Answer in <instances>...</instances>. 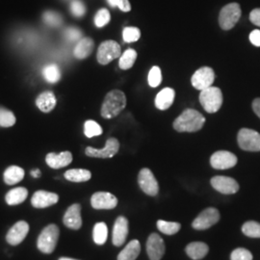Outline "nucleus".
<instances>
[{
	"instance_id": "1",
	"label": "nucleus",
	"mask_w": 260,
	"mask_h": 260,
	"mask_svg": "<svg viewBox=\"0 0 260 260\" xmlns=\"http://www.w3.org/2000/svg\"><path fill=\"white\" fill-rule=\"evenodd\" d=\"M205 122V118L200 112L186 109L174 121V128L178 132H196L203 128Z\"/></svg>"
},
{
	"instance_id": "2",
	"label": "nucleus",
	"mask_w": 260,
	"mask_h": 260,
	"mask_svg": "<svg viewBox=\"0 0 260 260\" xmlns=\"http://www.w3.org/2000/svg\"><path fill=\"white\" fill-rule=\"evenodd\" d=\"M126 106V96L120 90H114L107 93L102 107V116L104 119L117 117Z\"/></svg>"
},
{
	"instance_id": "3",
	"label": "nucleus",
	"mask_w": 260,
	"mask_h": 260,
	"mask_svg": "<svg viewBox=\"0 0 260 260\" xmlns=\"http://www.w3.org/2000/svg\"><path fill=\"white\" fill-rule=\"evenodd\" d=\"M60 231L56 224H48L38 237L37 247L43 253L49 254L55 250Z\"/></svg>"
},
{
	"instance_id": "4",
	"label": "nucleus",
	"mask_w": 260,
	"mask_h": 260,
	"mask_svg": "<svg viewBox=\"0 0 260 260\" xmlns=\"http://www.w3.org/2000/svg\"><path fill=\"white\" fill-rule=\"evenodd\" d=\"M200 103L205 111L216 113L223 104V93L218 87H209L201 91Z\"/></svg>"
},
{
	"instance_id": "5",
	"label": "nucleus",
	"mask_w": 260,
	"mask_h": 260,
	"mask_svg": "<svg viewBox=\"0 0 260 260\" xmlns=\"http://www.w3.org/2000/svg\"><path fill=\"white\" fill-rule=\"evenodd\" d=\"M241 17V8L238 3H230L221 10L219 15V23L223 30H231Z\"/></svg>"
},
{
	"instance_id": "6",
	"label": "nucleus",
	"mask_w": 260,
	"mask_h": 260,
	"mask_svg": "<svg viewBox=\"0 0 260 260\" xmlns=\"http://www.w3.org/2000/svg\"><path fill=\"white\" fill-rule=\"evenodd\" d=\"M238 145L247 151H260V133L255 130L242 128L237 136Z\"/></svg>"
},
{
	"instance_id": "7",
	"label": "nucleus",
	"mask_w": 260,
	"mask_h": 260,
	"mask_svg": "<svg viewBox=\"0 0 260 260\" xmlns=\"http://www.w3.org/2000/svg\"><path fill=\"white\" fill-rule=\"evenodd\" d=\"M119 57H121V47L115 41H105L99 47L96 58L102 65H107Z\"/></svg>"
},
{
	"instance_id": "8",
	"label": "nucleus",
	"mask_w": 260,
	"mask_h": 260,
	"mask_svg": "<svg viewBox=\"0 0 260 260\" xmlns=\"http://www.w3.org/2000/svg\"><path fill=\"white\" fill-rule=\"evenodd\" d=\"M219 220H220L219 210L213 207H209L199 214V216L193 221L192 226L198 231H205L211 228L214 224H216L219 222Z\"/></svg>"
},
{
	"instance_id": "9",
	"label": "nucleus",
	"mask_w": 260,
	"mask_h": 260,
	"mask_svg": "<svg viewBox=\"0 0 260 260\" xmlns=\"http://www.w3.org/2000/svg\"><path fill=\"white\" fill-rule=\"evenodd\" d=\"M138 183L142 191L147 195L151 196V197H155L157 195L159 192L157 180L153 176L152 172L148 168H144L140 171Z\"/></svg>"
},
{
	"instance_id": "10",
	"label": "nucleus",
	"mask_w": 260,
	"mask_h": 260,
	"mask_svg": "<svg viewBox=\"0 0 260 260\" xmlns=\"http://www.w3.org/2000/svg\"><path fill=\"white\" fill-rule=\"evenodd\" d=\"M214 79H215V74L213 70L208 67H204L198 70L193 75L191 82L195 89L203 91L212 86Z\"/></svg>"
},
{
	"instance_id": "11",
	"label": "nucleus",
	"mask_w": 260,
	"mask_h": 260,
	"mask_svg": "<svg viewBox=\"0 0 260 260\" xmlns=\"http://www.w3.org/2000/svg\"><path fill=\"white\" fill-rule=\"evenodd\" d=\"M120 149V143L116 138H109L106 141L105 147L103 149H93L88 147L85 153L90 157L111 158L115 156Z\"/></svg>"
},
{
	"instance_id": "12",
	"label": "nucleus",
	"mask_w": 260,
	"mask_h": 260,
	"mask_svg": "<svg viewBox=\"0 0 260 260\" xmlns=\"http://www.w3.org/2000/svg\"><path fill=\"white\" fill-rule=\"evenodd\" d=\"M210 164L216 170H228L237 164V157L226 150L216 151L210 158Z\"/></svg>"
},
{
	"instance_id": "13",
	"label": "nucleus",
	"mask_w": 260,
	"mask_h": 260,
	"mask_svg": "<svg viewBox=\"0 0 260 260\" xmlns=\"http://www.w3.org/2000/svg\"><path fill=\"white\" fill-rule=\"evenodd\" d=\"M211 185L214 189L224 195H232L238 192L239 184L232 177L218 176L211 178Z\"/></svg>"
},
{
	"instance_id": "14",
	"label": "nucleus",
	"mask_w": 260,
	"mask_h": 260,
	"mask_svg": "<svg viewBox=\"0 0 260 260\" xmlns=\"http://www.w3.org/2000/svg\"><path fill=\"white\" fill-rule=\"evenodd\" d=\"M147 252L150 260H160L165 253V243L157 233H151L147 241Z\"/></svg>"
},
{
	"instance_id": "15",
	"label": "nucleus",
	"mask_w": 260,
	"mask_h": 260,
	"mask_svg": "<svg viewBox=\"0 0 260 260\" xmlns=\"http://www.w3.org/2000/svg\"><path fill=\"white\" fill-rule=\"evenodd\" d=\"M29 232V224L25 221L15 223L6 235V241L12 246H18L25 239Z\"/></svg>"
},
{
	"instance_id": "16",
	"label": "nucleus",
	"mask_w": 260,
	"mask_h": 260,
	"mask_svg": "<svg viewBox=\"0 0 260 260\" xmlns=\"http://www.w3.org/2000/svg\"><path fill=\"white\" fill-rule=\"evenodd\" d=\"M127 235H128V220L123 216H120L117 218L113 228V237H112L113 244L117 247L123 245L126 240Z\"/></svg>"
},
{
	"instance_id": "17",
	"label": "nucleus",
	"mask_w": 260,
	"mask_h": 260,
	"mask_svg": "<svg viewBox=\"0 0 260 260\" xmlns=\"http://www.w3.org/2000/svg\"><path fill=\"white\" fill-rule=\"evenodd\" d=\"M91 205L94 209H113L118 205V199L108 192H96L92 196Z\"/></svg>"
},
{
	"instance_id": "18",
	"label": "nucleus",
	"mask_w": 260,
	"mask_h": 260,
	"mask_svg": "<svg viewBox=\"0 0 260 260\" xmlns=\"http://www.w3.org/2000/svg\"><path fill=\"white\" fill-rule=\"evenodd\" d=\"M63 222L67 228L74 231H78L82 226L81 205L78 204L71 205L66 211Z\"/></svg>"
},
{
	"instance_id": "19",
	"label": "nucleus",
	"mask_w": 260,
	"mask_h": 260,
	"mask_svg": "<svg viewBox=\"0 0 260 260\" xmlns=\"http://www.w3.org/2000/svg\"><path fill=\"white\" fill-rule=\"evenodd\" d=\"M59 197L55 193L44 190L37 191L31 199V204L35 208H47L58 203Z\"/></svg>"
},
{
	"instance_id": "20",
	"label": "nucleus",
	"mask_w": 260,
	"mask_h": 260,
	"mask_svg": "<svg viewBox=\"0 0 260 260\" xmlns=\"http://www.w3.org/2000/svg\"><path fill=\"white\" fill-rule=\"evenodd\" d=\"M47 165L52 169H61L69 166L73 161V154L70 151H63L59 154L48 153L46 157Z\"/></svg>"
},
{
	"instance_id": "21",
	"label": "nucleus",
	"mask_w": 260,
	"mask_h": 260,
	"mask_svg": "<svg viewBox=\"0 0 260 260\" xmlns=\"http://www.w3.org/2000/svg\"><path fill=\"white\" fill-rule=\"evenodd\" d=\"M176 93L172 88H165L157 93L155 98V106L159 110H167L175 101Z\"/></svg>"
},
{
	"instance_id": "22",
	"label": "nucleus",
	"mask_w": 260,
	"mask_h": 260,
	"mask_svg": "<svg viewBox=\"0 0 260 260\" xmlns=\"http://www.w3.org/2000/svg\"><path fill=\"white\" fill-rule=\"evenodd\" d=\"M185 251L190 258L199 260L205 257L209 251V248L204 242H192L186 247Z\"/></svg>"
},
{
	"instance_id": "23",
	"label": "nucleus",
	"mask_w": 260,
	"mask_h": 260,
	"mask_svg": "<svg viewBox=\"0 0 260 260\" xmlns=\"http://www.w3.org/2000/svg\"><path fill=\"white\" fill-rule=\"evenodd\" d=\"M38 108L44 113H49L56 106V98L52 92H45L41 93L36 101Z\"/></svg>"
},
{
	"instance_id": "24",
	"label": "nucleus",
	"mask_w": 260,
	"mask_h": 260,
	"mask_svg": "<svg viewBox=\"0 0 260 260\" xmlns=\"http://www.w3.org/2000/svg\"><path fill=\"white\" fill-rule=\"evenodd\" d=\"M28 196V191L24 187H18L15 189L10 190L5 197V201L7 205H19L22 204Z\"/></svg>"
},
{
	"instance_id": "25",
	"label": "nucleus",
	"mask_w": 260,
	"mask_h": 260,
	"mask_svg": "<svg viewBox=\"0 0 260 260\" xmlns=\"http://www.w3.org/2000/svg\"><path fill=\"white\" fill-rule=\"evenodd\" d=\"M93 46H94V44H93V41L92 39L83 38L77 43V45H76L75 48V51H74V54L78 59H85L92 53Z\"/></svg>"
},
{
	"instance_id": "26",
	"label": "nucleus",
	"mask_w": 260,
	"mask_h": 260,
	"mask_svg": "<svg viewBox=\"0 0 260 260\" xmlns=\"http://www.w3.org/2000/svg\"><path fill=\"white\" fill-rule=\"evenodd\" d=\"M141 251V245L138 240L130 241L125 248L119 253L118 260H136Z\"/></svg>"
},
{
	"instance_id": "27",
	"label": "nucleus",
	"mask_w": 260,
	"mask_h": 260,
	"mask_svg": "<svg viewBox=\"0 0 260 260\" xmlns=\"http://www.w3.org/2000/svg\"><path fill=\"white\" fill-rule=\"evenodd\" d=\"M24 177V170L19 166H10L4 172V181L8 185H15Z\"/></svg>"
},
{
	"instance_id": "28",
	"label": "nucleus",
	"mask_w": 260,
	"mask_h": 260,
	"mask_svg": "<svg viewBox=\"0 0 260 260\" xmlns=\"http://www.w3.org/2000/svg\"><path fill=\"white\" fill-rule=\"evenodd\" d=\"M91 177V172L84 169H72L65 173L66 179L72 182H85L90 180Z\"/></svg>"
},
{
	"instance_id": "29",
	"label": "nucleus",
	"mask_w": 260,
	"mask_h": 260,
	"mask_svg": "<svg viewBox=\"0 0 260 260\" xmlns=\"http://www.w3.org/2000/svg\"><path fill=\"white\" fill-rule=\"evenodd\" d=\"M108 237V229L106 223L101 222L95 223L93 226V241L96 245H103L107 241Z\"/></svg>"
},
{
	"instance_id": "30",
	"label": "nucleus",
	"mask_w": 260,
	"mask_h": 260,
	"mask_svg": "<svg viewBox=\"0 0 260 260\" xmlns=\"http://www.w3.org/2000/svg\"><path fill=\"white\" fill-rule=\"evenodd\" d=\"M136 59H137L136 50H134L132 48H128L120 57L119 66H120L121 70H128V69L133 67Z\"/></svg>"
},
{
	"instance_id": "31",
	"label": "nucleus",
	"mask_w": 260,
	"mask_h": 260,
	"mask_svg": "<svg viewBox=\"0 0 260 260\" xmlns=\"http://www.w3.org/2000/svg\"><path fill=\"white\" fill-rule=\"evenodd\" d=\"M43 75L48 83H57L61 78L60 70L54 64L45 67L43 70Z\"/></svg>"
},
{
	"instance_id": "32",
	"label": "nucleus",
	"mask_w": 260,
	"mask_h": 260,
	"mask_svg": "<svg viewBox=\"0 0 260 260\" xmlns=\"http://www.w3.org/2000/svg\"><path fill=\"white\" fill-rule=\"evenodd\" d=\"M181 225L180 223L176 222H167L163 220H158L157 229L164 234L167 235H174L179 232Z\"/></svg>"
},
{
	"instance_id": "33",
	"label": "nucleus",
	"mask_w": 260,
	"mask_h": 260,
	"mask_svg": "<svg viewBox=\"0 0 260 260\" xmlns=\"http://www.w3.org/2000/svg\"><path fill=\"white\" fill-rule=\"evenodd\" d=\"M243 233L251 238H260V223L254 221H249L242 226Z\"/></svg>"
},
{
	"instance_id": "34",
	"label": "nucleus",
	"mask_w": 260,
	"mask_h": 260,
	"mask_svg": "<svg viewBox=\"0 0 260 260\" xmlns=\"http://www.w3.org/2000/svg\"><path fill=\"white\" fill-rule=\"evenodd\" d=\"M84 133H85L86 137L92 138V137L102 135L103 128L98 122L90 120V121H86L84 124Z\"/></svg>"
},
{
	"instance_id": "35",
	"label": "nucleus",
	"mask_w": 260,
	"mask_h": 260,
	"mask_svg": "<svg viewBox=\"0 0 260 260\" xmlns=\"http://www.w3.org/2000/svg\"><path fill=\"white\" fill-rule=\"evenodd\" d=\"M16 123L15 115L5 108L0 107V126L11 127Z\"/></svg>"
},
{
	"instance_id": "36",
	"label": "nucleus",
	"mask_w": 260,
	"mask_h": 260,
	"mask_svg": "<svg viewBox=\"0 0 260 260\" xmlns=\"http://www.w3.org/2000/svg\"><path fill=\"white\" fill-rule=\"evenodd\" d=\"M141 37V31L137 27H125L122 31V39L125 43L137 42Z\"/></svg>"
},
{
	"instance_id": "37",
	"label": "nucleus",
	"mask_w": 260,
	"mask_h": 260,
	"mask_svg": "<svg viewBox=\"0 0 260 260\" xmlns=\"http://www.w3.org/2000/svg\"><path fill=\"white\" fill-rule=\"evenodd\" d=\"M161 81H162L161 70L157 66H154L149 71V77H148L149 85L152 88H156L161 84Z\"/></svg>"
},
{
	"instance_id": "38",
	"label": "nucleus",
	"mask_w": 260,
	"mask_h": 260,
	"mask_svg": "<svg viewBox=\"0 0 260 260\" xmlns=\"http://www.w3.org/2000/svg\"><path fill=\"white\" fill-rule=\"evenodd\" d=\"M110 19L111 16L109 11L107 9H101L94 17V24L96 27L102 28L105 26L107 23H109Z\"/></svg>"
},
{
	"instance_id": "39",
	"label": "nucleus",
	"mask_w": 260,
	"mask_h": 260,
	"mask_svg": "<svg viewBox=\"0 0 260 260\" xmlns=\"http://www.w3.org/2000/svg\"><path fill=\"white\" fill-rule=\"evenodd\" d=\"M44 20L47 24L52 27H57L62 24L61 16L55 12H51V11H47L44 14Z\"/></svg>"
},
{
	"instance_id": "40",
	"label": "nucleus",
	"mask_w": 260,
	"mask_h": 260,
	"mask_svg": "<svg viewBox=\"0 0 260 260\" xmlns=\"http://www.w3.org/2000/svg\"><path fill=\"white\" fill-rule=\"evenodd\" d=\"M232 260H252V254L250 251L244 249V248H238L232 252L231 255Z\"/></svg>"
},
{
	"instance_id": "41",
	"label": "nucleus",
	"mask_w": 260,
	"mask_h": 260,
	"mask_svg": "<svg viewBox=\"0 0 260 260\" xmlns=\"http://www.w3.org/2000/svg\"><path fill=\"white\" fill-rule=\"evenodd\" d=\"M82 33L79 29L75 27L68 28L65 31V37L69 42L74 43L81 39Z\"/></svg>"
},
{
	"instance_id": "42",
	"label": "nucleus",
	"mask_w": 260,
	"mask_h": 260,
	"mask_svg": "<svg viewBox=\"0 0 260 260\" xmlns=\"http://www.w3.org/2000/svg\"><path fill=\"white\" fill-rule=\"evenodd\" d=\"M71 11L74 16L80 18L85 14L86 8L80 0H74L71 4Z\"/></svg>"
},
{
	"instance_id": "43",
	"label": "nucleus",
	"mask_w": 260,
	"mask_h": 260,
	"mask_svg": "<svg viewBox=\"0 0 260 260\" xmlns=\"http://www.w3.org/2000/svg\"><path fill=\"white\" fill-rule=\"evenodd\" d=\"M112 7H119L122 12H129L131 10L128 0H107Z\"/></svg>"
},
{
	"instance_id": "44",
	"label": "nucleus",
	"mask_w": 260,
	"mask_h": 260,
	"mask_svg": "<svg viewBox=\"0 0 260 260\" xmlns=\"http://www.w3.org/2000/svg\"><path fill=\"white\" fill-rule=\"evenodd\" d=\"M250 20L254 25L260 27V8L251 11L250 14Z\"/></svg>"
},
{
	"instance_id": "45",
	"label": "nucleus",
	"mask_w": 260,
	"mask_h": 260,
	"mask_svg": "<svg viewBox=\"0 0 260 260\" xmlns=\"http://www.w3.org/2000/svg\"><path fill=\"white\" fill-rule=\"evenodd\" d=\"M250 41L255 47H260V30H253L250 34Z\"/></svg>"
},
{
	"instance_id": "46",
	"label": "nucleus",
	"mask_w": 260,
	"mask_h": 260,
	"mask_svg": "<svg viewBox=\"0 0 260 260\" xmlns=\"http://www.w3.org/2000/svg\"><path fill=\"white\" fill-rule=\"evenodd\" d=\"M252 109L260 118V99H255L252 103Z\"/></svg>"
},
{
	"instance_id": "47",
	"label": "nucleus",
	"mask_w": 260,
	"mask_h": 260,
	"mask_svg": "<svg viewBox=\"0 0 260 260\" xmlns=\"http://www.w3.org/2000/svg\"><path fill=\"white\" fill-rule=\"evenodd\" d=\"M31 175H32V177L38 178V177H41V171L36 169V170H34V171L31 172Z\"/></svg>"
},
{
	"instance_id": "48",
	"label": "nucleus",
	"mask_w": 260,
	"mask_h": 260,
	"mask_svg": "<svg viewBox=\"0 0 260 260\" xmlns=\"http://www.w3.org/2000/svg\"><path fill=\"white\" fill-rule=\"evenodd\" d=\"M59 260H78V259H74V258H70V257H61V258H59Z\"/></svg>"
}]
</instances>
